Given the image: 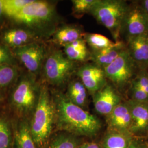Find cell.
I'll return each mask as SVG.
<instances>
[{"instance_id": "obj_1", "label": "cell", "mask_w": 148, "mask_h": 148, "mask_svg": "<svg viewBox=\"0 0 148 148\" xmlns=\"http://www.w3.org/2000/svg\"><path fill=\"white\" fill-rule=\"evenodd\" d=\"M56 112V131H64L81 138H93L101 132V120L69 100L60 91L52 93Z\"/></svg>"}, {"instance_id": "obj_2", "label": "cell", "mask_w": 148, "mask_h": 148, "mask_svg": "<svg viewBox=\"0 0 148 148\" xmlns=\"http://www.w3.org/2000/svg\"><path fill=\"white\" fill-rule=\"evenodd\" d=\"M12 19L18 24L32 28L42 37L53 35L58 20L56 7L52 2L35 0Z\"/></svg>"}, {"instance_id": "obj_3", "label": "cell", "mask_w": 148, "mask_h": 148, "mask_svg": "<svg viewBox=\"0 0 148 148\" xmlns=\"http://www.w3.org/2000/svg\"><path fill=\"white\" fill-rule=\"evenodd\" d=\"M32 138L38 148H43L56 131V112L52 93L46 85L41 87L36 108L29 120Z\"/></svg>"}, {"instance_id": "obj_4", "label": "cell", "mask_w": 148, "mask_h": 148, "mask_svg": "<svg viewBox=\"0 0 148 148\" xmlns=\"http://www.w3.org/2000/svg\"><path fill=\"white\" fill-rule=\"evenodd\" d=\"M40 89L29 76L22 78L11 92L9 105L16 118L30 120L39 100Z\"/></svg>"}, {"instance_id": "obj_5", "label": "cell", "mask_w": 148, "mask_h": 148, "mask_svg": "<svg viewBox=\"0 0 148 148\" xmlns=\"http://www.w3.org/2000/svg\"><path fill=\"white\" fill-rule=\"evenodd\" d=\"M129 5L127 1L123 0H98L89 13L106 27L117 42L119 41L122 25Z\"/></svg>"}, {"instance_id": "obj_6", "label": "cell", "mask_w": 148, "mask_h": 148, "mask_svg": "<svg viewBox=\"0 0 148 148\" xmlns=\"http://www.w3.org/2000/svg\"><path fill=\"white\" fill-rule=\"evenodd\" d=\"M76 68V62L70 60L63 52L57 50L46 59L44 74L48 83L59 86L69 79Z\"/></svg>"}, {"instance_id": "obj_7", "label": "cell", "mask_w": 148, "mask_h": 148, "mask_svg": "<svg viewBox=\"0 0 148 148\" xmlns=\"http://www.w3.org/2000/svg\"><path fill=\"white\" fill-rule=\"evenodd\" d=\"M136 68L126 48L115 61L103 69L106 79L117 88H122L132 79Z\"/></svg>"}, {"instance_id": "obj_8", "label": "cell", "mask_w": 148, "mask_h": 148, "mask_svg": "<svg viewBox=\"0 0 148 148\" xmlns=\"http://www.w3.org/2000/svg\"><path fill=\"white\" fill-rule=\"evenodd\" d=\"M148 34V15L139 2L129 5L122 25L120 36L128 39Z\"/></svg>"}, {"instance_id": "obj_9", "label": "cell", "mask_w": 148, "mask_h": 148, "mask_svg": "<svg viewBox=\"0 0 148 148\" xmlns=\"http://www.w3.org/2000/svg\"><path fill=\"white\" fill-rule=\"evenodd\" d=\"M14 54L27 70L32 74L40 72L46 59V50L42 45L32 42L16 48Z\"/></svg>"}, {"instance_id": "obj_10", "label": "cell", "mask_w": 148, "mask_h": 148, "mask_svg": "<svg viewBox=\"0 0 148 148\" xmlns=\"http://www.w3.org/2000/svg\"><path fill=\"white\" fill-rule=\"evenodd\" d=\"M92 97L96 112L99 115L106 116L123 101L121 96L115 87L108 83H106Z\"/></svg>"}, {"instance_id": "obj_11", "label": "cell", "mask_w": 148, "mask_h": 148, "mask_svg": "<svg viewBox=\"0 0 148 148\" xmlns=\"http://www.w3.org/2000/svg\"><path fill=\"white\" fill-rule=\"evenodd\" d=\"M76 74L92 95L107 83L104 69L95 64H86L82 65L77 70Z\"/></svg>"}, {"instance_id": "obj_12", "label": "cell", "mask_w": 148, "mask_h": 148, "mask_svg": "<svg viewBox=\"0 0 148 148\" xmlns=\"http://www.w3.org/2000/svg\"><path fill=\"white\" fill-rule=\"evenodd\" d=\"M132 122L130 132L133 137L145 138L148 131V103L128 99Z\"/></svg>"}, {"instance_id": "obj_13", "label": "cell", "mask_w": 148, "mask_h": 148, "mask_svg": "<svg viewBox=\"0 0 148 148\" xmlns=\"http://www.w3.org/2000/svg\"><path fill=\"white\" fill-rule=\"evenodd\" d=\"M127 49L139 70L148 69V34L128 39Z\"/></svg>"}, {"instance_id": "obj_14", "label": "cell", "mask_w": 148, "mask_h": 148, "mask_svg": "<svg viewBox=\"0 0 148 148\" xmlns=\"http://www.w3.org/2000/svg\"><path fill=\"white\" fill-rule=\"evenodd\" d=\"M106 117L108 130L130 133L132 117L127 101H122Z\"/></svg>"}, {"instance_id": "obj_15", "label": "cell", "mask_w": 148, "mask_h": 148, "mask_svg": "<svg viewBox=\"0 0 148 148\" xmlns=\"http://www.w3.org/2000/svg\"><path fill=\"white\" fill-rule=\"evenodd\" d=\"M12 122V148H38L30 132L29 120L16 117Z\"/></svg>"}, {"instance_id": "obj_16", "label": "cell", "mask_w": 148, "mask_h": 148, "mask_svg": "<svg viewBox=\"0 0 148 148\" xmlns=\"http://www.w3.org/2000/svg\"><path fill=\"white\" fill-rule=\"evenodd\" d=\"M127 48L126 44L119 41L111 47L100 51H92L90 59L101 68L112 63Z\"/></svg>"}, {"instance_id": "obj_17", "label": "cell", "mask_w": 148, "mask_h": 148, "mask_svg": "<svg viewBox=\"0 0 148 148\" xmlns=\"http://www.w3.org/2000/svg\"><path fill=\"white\" fill-rule=\"evenodd\" d=\"M85 32L79 26L66 25L61 27L53 33L54 42L65 47L71 43L84 38Z\"/></svg>"}, {"instance_id": "obj_18", "label": "cell", "mask_w": 148, "mask_h": 148, "mask_svg": "<svg viewBox=\"0 0 148 148\" xmlns=\"http://www.w3.org/2000/svg\"><path fill=\"white\" fill-rule=\"evenodd\" d=\"M82 138L64 131H55L43 148H77Z\"/></svg>"}, {"instance_id": "obj_19", "label": "cell", "mask_w": 148, "mask_h": 148, "mask_svg": "<svg viewBox=\"0 0 148 148\" xmlns=\"http://www.w3.org/2000/svg\"><path fill=\"white\" fill-rule=\"evenodd\" d=\"M35 38L34 32L21 29L8 30L4 33L2 37L6 46L14 48L34 42L32 41Z\"/></svg>"}, {"instance_id": "obj_20", "label": "cell", "mask_w": 148, "mask_h": 148, "mask_svg": "<svg viewBox=\"0 0 148 148\" xmlns=\"http://www.w3.org/2000/svg\"><path fill=\"white\" fill-rule=\"evenodd\" d=\"M132 137L130 133L108 129L101 143V148H128Z\"/></svg>"}, {"instance_id": "obj_21", "label": "cell", "mask_w": 148, "mask_h": 148, "mask_svg": "<svg viewBox=\"0 0 148 148\" xmlns=\"http://www.w3.org/2000/svg\"><path fill=\"white\" fill-rule=\"evenodd\" d=\"M87 91L80 79H75L69 83L65 95L74 104L86 110L88 103Z\"/></svg>"}, {"instance_id": "obj_22", "label": "cell", "mask_w": 148, "mask_h": 148, "mask_svg": "<svg viewBox=\"0 0 148 148\" xmlns=\"http://www.w3.org/2000/svg\"><path fill=\"white\" fill-rule=\"evenodd\" d=\"M64 53L68 58L75 62H84L90 59V52L84 38L64 47Z\"/></svg>"}, {"instance_id": "obj_23", "label": "cell", "mask_w": 148, "mask_h": 148, "mask_svg": "<svg viewBox=\"0 0 148 148\" xmlns=\"http://www.w3.org/2000/svg\"><path fill=\"white\" fill-rule=\"evenodd\" d=\"M12 122L5 115H0V148H12Z\"/></svg>"}, {"instance_id": "obj_24", "label": "cell", "mask_w": 148, "mask_h": 148, "mask_svg": "<svg viewBox=\"0 0 148 148\" xmlns=\"http://www.w3.org/2000/svg\"><path fill=\"white\" fill-rule=\"evenodd\" d=\"M84 39L92 51H100L113 46L115 42L107 37L95 33H85Z\"/></svg>"}, {"instance_id": "obj_25", "label": "cell", "mask_w": 148, "mask_h": 148, "mask_svg": "<svg viewBox=\"0 0 148 148\" xmlns=\"http://www.w3.org/2000/svg\"><path fill=\"white\" fill-rule=\"evenodd\" d=\"M33 0H3L4 14L11 19L15 17Z\"/></svg>"}, {"instance_id": "obj_26", "label": "cell", "mask_w": 148, "mask_h": 148, "mask_svg": "<svg viewBox=\"0 0 148 148\" xmlns=\"http://www.w3.org/2000/svg\"><path fill=\"white\" fill-rule=\"evenodd\" d=\"M16 74V70L12 65H0V88L10 85L15 79Z\"/></svg>"}, {"instance_id": "obj_27", "label": "cell", "mask_w": 148, "mask_h": 148, "mask_svg": "<svg viewBox=\"0 0 148 148\" xmlns=\"http://www.w3.org/2000/svg\"><path fill=\"white\" fill-rule=\"evenodd\" d=\"M98 0H72L73 14L77 18L88 13Z\"/></svg>"}, {"instance_id": "obj_28", "label": "cell", "mask_w": 148, "mask_h": 148, "mask_svg": "<svg viewBox=\"0 0 148 148\" xmlns=\"http://www.w3.org/2000/svg\"><path fill=\"white\" fill-rule=\"evenodd\" d=\"M130 100L148 103V95L138 86L132 80L130 87Z\"/></svg>"}, {"instance_id": "obj_29", "label": "cell", "mask_w": 148, "mask_h": 148, "mask_svg": "<svg viewBox=\"0 0 148 148\" xmlns=\"http://www.w3.org/2000/svg\"><path fill=\"white\" fill-rule=\"evenodd\" d=\"M133 81L148 95V71L139 70Z\"/></svg>"}, {"instance_id": "obj_30", "label": "cell", "mask_w": 148, "mask_h": 148, "mask_svg": "<svg viewBox=\"0 0 148 148\" xmlns=\"http://www.w3.org/2000/svg\"><path fill=\"white\" fill-rule=\"evenodd\" d=\"M14 62V58L9 48L5 45L0 44V65H12Z\"/></svg>"}, {"instance_id": "obj_31", "label": "cell", "mask_w": 148, "mask_h": 148, "mask_svg": "<svg viewBox=\"0 0 148 148\" xmlns=\"http://www.w3.org/2000/svg\"><path fill=\"white\" fill-rule=\"evenodd\" d=\"M128 148H148V142L144 138L133 137Z\"/></svg>"}, {"instance_id": "obj_32", "label": "cell", "mask_w": 148, "mask_h": 148, "mask_svg": "<svg viewBox=\"0 0 148 148\" xmlns=\"http://www.w3.org/2000/svg\"><path fill=\"white\" fill-rule=\"evenodd\" d=\"M77 148H101V144L95 140L84 141Z\"/></svg>"}, {"instance_id": "obj_33", "label": "cell", "mask_w": 148, "mask_h": 148, "mask_svg": "<svg viewBox=\"0 0 148 148\" xmlns=\"http://www.w3.org/2000/svg\"><path fill=\"white\" fill-rule=\"evenodd\" d=\"M139 3L142 7L143 10L147 13L148 15V0H143L139 1Z\"/></svg>"}, {"instance_id": "obj_34", "label": "cell", "mask_w": 148, "mask_h": 148, "mask_svg": "<svg viewBox=\"0 0 148 148\" xmlns=\"http://www.w3.org/2000/svg\"><path fill=\"white\" fill-rule=\"evenodd\" d=\"M3 14H4V11H3V0H0V19Z\"/></svg>"}, {"instance_id": "obj_35", "label": "cell", "mask_w": 148, "mask_h": 148, "mask_svg": "<svg viewBox=\"0 0 148 148\" xmlns=\"http://www.w3.org/2000/svg\"><path fill=\"white\" fill-rule=\"evenodd\" d=\"M3 99H4V96L2 95V93L0 92V102H1Z\"/></svg>"}, {"instance_id": "obj_36", "label": "cell", "mask_w": 148, "mask_h": 148, "mask_svg": "<svg viewBox=\"0 0 148 148\" xmlns=\"http://www.w3.org/2000/svg\"><path fill=\"white\" fill-rule=\"evenodd\" d=\"M145 139H146V140H147V142H148V132H147V136L145 137Z\"/></svg>"}, {"instance_id": "obj_37", "label": "cell", "mask_w": 148, "mask_h": 148, "mask_svg": "<svg viewBox=\"0 0 148 148\" xmlns=\"http://www.w3.org/2000/svg\"><path fill=\"white\" fill-rule=\"evenodd\" d=\"M0 103H1V102H0Z\"/></svg>"}]
</instances>
